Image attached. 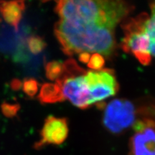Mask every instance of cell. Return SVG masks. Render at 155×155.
I'll return each instance as SVG.
<instances>
[{"label": "cell", "instance_id": "9a60e30c", "mask_svg": "<svg viewBox=\"0 0 155 155\" xmlns=\"http://www.w3.org/2000/svg\"><path fill=\"white\" fill-rule=\"evenodd\" d=\"M19 109H20V106L19 104L4 102L1 105L2 112L6 117L8 118H12L16 116Z\"/></svg>", "mask_w": 155, "mask_h": 155}, {"label": "cell", "instance_id": "3957f363", "mask_svg": "<svg viewBox=\"0 0 155 155\" xmlns=\"http://www.w3.org/2000/svg\"><path fill=\"white\" fill-rule=\"evenodd\" d=\"M150 16L141 13L137 17L123 21L121 28L124 38L121 42L122 49L126 53H131L142 65L150 63V38L148 33Z\"/></svg>", "mask_w": 155, "mask_h": 155}, {"label": "cell", "instance_id": "8fae6325", "mask_svg": "<svg viewBox=\"0 0 155 155\" xmlns=\"http://www.w3.org/2000/svg\"><path fill=\"white\" fill-rule=\"evenodd\" d=\"M45 75L50 81H56L61 76L64 71V63L59 61L48 62L45 65Z\"/></svg>", "mask_w": 155, "mask_h": 155}, {"label": "cell", "instance_id": "7a4b0ae2", "mask_svg": "<svg viewBox=\"0 0 155 155\" xmlns=\"http://www.w3.org/2000/svg\"><path fill=\"white\" fill-rule=\"evenodd\" d=\"M114 30L106 27L72 24L59 19L54 32L63 53L68 55L94 53L111 57L116 49Z\"/></svg>", "mask_w": 155, "mask_h": 155}, {"label": "cell", "instance_id": "5b68a950", "mask_svg": "<svg viewBox=\"0 0 155 155\" xmlns=\"http://www.w3.org/2000/svg\"><path fill=\"white\" fill-rule=\"evenodd\" d=\"M85 79L89 91L90 106L115 96L119 91L115 73L111 69L88 71L85 74Z\"/></svg>", "mask_w": 155, "mask_h": 155}, {"label": "cell", "instance_id": "e0dca14e", "mask_svg": "<svg viewBox=\"0 0 155 155\" xmlns=\"http://www.w3.org/2000/svg\"><path fill=\"white\" fill-rule=\"evenodd\" d=\"M22 87V82L19 79H13L11 81V88L14 91H18Z\"/></svg>", "mask_w": 155, "mask_h": 155}, {"label": "cell", "instance_id": "7c38bea8", "mask_svg": "<svg viewBox=\"0 0 155 155\" xmlns=\"http://www.w3.org/2000/svg\"><path fill=\"white\" fill-rule=\"evenodd\" d=\"M150 10L151 15L148 24V33L150 38V50L151 55L155 56V0L151 1Z\"/></svg>", "mask_w": 155, "mask_h": 155}, {"label": "cell", "instance_id": "9c48e42d", "mask_svg": "<svg viewBox=\"0 0 155 155\" xmlns=\"http://www.w3.org/2000/svg\"><path fill=\"white\" fill-rule=\"evenodd\" d=\"M25 9V0H7L0 2V13L5 22L15 30H18L19 22Z\"/></svg>", "mask_w": 155, "mask_h": 155}, {"label": "cell", "instance_id": "ba28073f", "mask_svg": "<svg viewBox=\"0 0 155 155\" xmlns=\"http://www.w3.org/2000/svg\"><path fill=\"white\" fill-rule=\"evenodd\" d=\"M69 133L68 121L65 118L50 116L45 120L40 131V139L35 144V149L40 150L47 145H60L66 140Z\"/></svg>", "mask_w": 155, "mask_h": 155}, {"label": "cell", "instance_id": "d6986e66", "mask_svg": "<svg viewBox=\"0 0 155 155\" xmlns=\"http://www.w3.org/2000/svg\"><path fill=\"white\" fill-rule=\"evenodd\" d=\"M42 2H47V1H50V0H41ZM56 1H58V0H56Z\"/></svg>", "mask_w": 155, "mask_h": 155}, {"label": "cell", "instance_id": "5bb4252c", "mask_svg": "<svg viewBox=\"0 0 155 155\" xmlns=\"http://www.w3.org/2000/svg\"><path fill=\"white\" fill-rule=\"evenodd\" d=\"M39 83L34 78H26L22 83V89L25 94L30 97H33L38 93Z\"/></svg>", "mask_w": 155, "mask_h": 155}, {"label": "cell", "instance_id": "ffe728a7", "mask_svg": "<svg viewBox=\"0 0 155 155\" xmlns=\"http://www.w3.org/2000/svg\"><path fill=\"white\" fill-rule=\"evenodd\" d=\"M129 155H132V154H129Z\"/></svg>", "mask_w": 155, "mask_h": 155}, {"label": "cell", "instance_id": "2e32d148", "mask_svg": "<svg viewBox=\"0 0 155 155\" xmlns=\"http://www.w3.org/2000/svg\"><path fill=\"white\" fill-rule=\"evenodd\" d=\"M105 60L104 56L98 53H94V55L91 56L90 61L88 63V66L91 69L95 71H101L104 68Z\"/></svg>", "mask_w": 155, "mask_h": 155}, {"label": "cell", "instance_id": "52a82bcc", "mask_svg": "<svg viewBox=\"0 0 155 155\" xmlns=\"http://www.w3.org/2000/svg\"><path fill=\"white\" fill-rule=\"evenodd\" d=\"M131 140L132 155H155V123L150 119L137 121Z\"/></svg>", "mask_w": 155, "mask_h": 155}, {"label": "cell", "instance_id": "30bf717a", "mask_svg": "<svg viewBox=\"0 0 155 155\" xmlns=\"http://www.w3.org/2000/svg\"><path fill=\"white\" fill-rule=\"evenodd\" d=\"M38 98L42 104H55L64 101L61 86L58 83H44L40 88Z\"/></svg>", "mask_w": 155, "mask_h": 155}, {"label": "cell", "instance_id": "ac0fdd59", "mask_svg": "<svg viewBox=\"0 0 155 155\" xmlns=\"http://www.w3.org/2000/svg\"><path fill=\"white\" fill-rule=\"evenodd\" d=\"M90 58L91 55L90 53H82L79 55V60L83 63H88L89 61H90Z\"/></svg>", "mask_w": 155, "mask_h": 155}, {"label": "cell", "instance_id": "4fadbf2b", "mask_svg": "<svg viewBox=\"0 0 155 155\" xmlns=\"http://www.w3.org/2000/svg\"><path fill=\"white\" fill-rule=\"evenodd\" d=\"M28 45L31 53L35 55H38L45 48L46 42L41 37L32 35L28 38Z\"/></svg>", "mask_w": 155, "mask_h": 155}, {"label": "cell", "instance_id": "8992f818", "mask_svg": "<svg viewBox=\"0 0 155 155\" xmlns=\"http://www.w3.org/2000/svg\"><path fill=\"white\" fill-rule=\"evenodd\" d=\"M135 114L132 103L126 99H114L105 108L104 125L110 132L120 134L133 124Z\"/></svg>", "mask_w": 155, "mask_h": 155}, {"label": "cell", "instance_id": "6da1fadb", "mask_svg": "<svg viewBox=\"0 0 155 155\" xmlns=\"http://www.w3.org/2000/svg\"><path fill=\"white\" fill-rule=\"evenodd\" d=\"M132 9L126 0H58L55 7L60 20L114 30Z\"/></svg>", "mask_w": 155, "mask_h": 155}, {"label": "cell", "instance_id": "277c9868", "mask_svg": "<svg viewBox=\"0 0 155 155\" xmlns=\"http://www.w3.org/2000/svg\"><path fill=\"white\" fill-rule=\"evenodd\" d=\"M63 74L55 81L61 86L64 100L68 99L81 109L89 106V91L85 79L86 71L73 59L64 62Z\"/></svg>", "mask_w": 155, "mask_h": 155}]
</instances>
